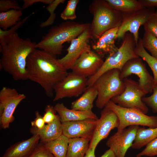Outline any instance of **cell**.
Wrapping results in <instances>:
<instances>
[{"label": "cell", "mask_w": 157, "mask_h": 157, "mask_svg": "<svg viewBox=\"0 0 157 157\" xmlns=\"http://www.w3.org/2000/svg\"><path fill=\"white\" fill-rule=\"evenodd\" d=\"M0 68L15 80L28 79L26 70L28 56L36 49V43L29 38L22 39L17 32L0 29Z\"/></svg>", "instance_id": "obj_1"}, {"label": "cell", "mask_w": 157, "mask_h": 157, "mask_svg": "<svg viewBox=\"0 0 157 157\" xmlns=\"http://www.w3.org/2000/svg\"><path fill=\"white\" fill-rule=\"evenodd\" d=\"M56 56L36 48L26 60L28 79L40 85L50 97L53 96L56 85L68 74Z\"/></svg>", "instance_id": "obj_2"}, {"label": "cell", "mask_w": 157, "mask_h": 157, "mask_svg": "<svg viewBox=\"0 0 157 157\" xmlns=\"http://www.w3.org/2000/svg\"><path fill=\"white\" fill-rule=\"evenodd\" d=\"M90 26L89 23L80 24L69 21L63 22L50 29L41 41L36 43V48L56 56L60 55L64 43L71 42Z\"/></svg>", "instance_id": "obj_3"}, {"label": "cell", "mask_w": 157, "mask_h": 157, "mask_svg": "<svg viewBox=\"0 0 157 157\" xmlns=\"http://www.w3.org/2000/svg\"><path fill=\"white\" fill-rule=\"evenodd\" d=\"M89 11L93 16L90 24L91 38L97 40L106 31L119 27L123 14L112 8L106 0H93Z\"/></svg>", "instance_id": "obj_4"}, {"label": "cell", "mask_w": 157, "mask_h": 157, "mask_svg": "<svg viewBox=\"0 0 157 157\" xmlns=\"http://www.w3.org/2000/svg\"><path fill=\"white\" fill-rule=\"evenodd\" d=\"M123 38L121 46L119 48L116 47L110 53L96 74L89 77L88 86L92 85L101 75L108 70L116 69L121 71L128 61L139 57L135 52L136 44L133 35L127 33Z\"/></svg>", "instance_id": "obj_5"}, {"label": "cell", "mask_w": 157, "mask_h": 157, "mask_svg": "<svg viewBox=\"0 0 157 157\" xmlns=\"http://www.w3.org/2000/svg\"><path fill=\"white\" fill-rule=\"evenodd\" d=\"M120 73L118 69L108 70L101 75L94 83L93 85L98 93L95 102L98 108H104L113 98L124 91L125 85L120 78Z\"/></svg>", "instance_id": "obj_6"}, {"label": "cell", "mask_w": 157, "mask_h": 157, "mask_svg": "<svg viewBox=\"0 0 157 157\" xmlns=\"http://www.w3.org/2000/svg\"><path fill=\"white\" fill-rule=\"evenodd\" d=\"M106 106L117 115L119 121L117 131H122L133 125L157 127V116H148L141 111L134 109L123 108L110 101Z\"/></svg>", "instance_id": "obj_7"}, {"label": "cell", "mask_w": 157, "mask_h": 157, "mask_svg": "<svg viewBox=\"0 0 157 157\" xmlns=\"http://www.w3.org/2000/svg\"><path fill=\"white\" fill-rule=\"evenodd\" d=\"M123 81L125 85L124 91L111 101L121 107L135 109L146 114L148 108L142 99L147 94L135 81L127 78Z\"/></svg>", "instance_id": "obj_8"}, {"label": "cell", "mask_w": 157, "mask_h": 157, "mask_svg": "<svg viewBox=\"0 0 157 157\" xmlns=\"http://www.w3.org/2000/svg\"><path fill=\"white\" fill-rule=\"evenodd\" d=\"M26 98L15 88L3 87L0 91V124L4 129L8 128L14 120L13 113L21 101Z\"/></svg>", "instance_id": "obj_9"}, {"label": "cell", "mask_w": 157, "mask_h": 157, "mask_svg": "<svg viewBox=\"0 0 157 157\" xmlns=\"http://www.w3.org/2000/svg\"><path fill=\"white\" fill-rule=\"evenodd\" d=\"M154 13L153 8H145L134 12L124 13L122 22L118 28L117 38H123L126 33L129 32L133 36L136 44L139 39L140 28L147 22Z\"/></svg>", "instance_id": "obj_10"}, {"label": "cell", "mask_w": 157, "mask_h": 157, "mask_svg": "<svg viewBox=\"0 0 157 157\" xmlns=\"http://www.w3.org/2000/svg\"><path fill=\"white\" fill-rule=\"evenodd\" d=\"M88 78L72 72L67 75L56 85L54 89L53 101L79 96L87 87Z\"/></svg>", "instance_id": "obj_11"}, {"label": "cell", "mask_w": 157, "mask_h": 157, "mask_svg": "<svg viewBox=\"0 0 157 157\" xmlns=\"http://www.w3.org/2000/svg\"><path fill=\"white\" fill-rule=\"evenodd\" d=\"M132 74L138 77L139 86L147 94L152 92L153 77L149 72L142 59L139 57L131 59L125 64L120 71V76L123 80Z\"/></svg>", "instance_id": "obj_12"}, {"label": "cell", "mask_w": 157, "mask_h": 157, "mask_svg": "<svg viewBox=\"0 0 157 157\" xmlns=\"http://www.w3.org/2000/svg\"><path fill=\"white\" fill-rule=\"evenodd\" d=\"M90 34V27L71 41L66 49L67 54L58 59L59 63L66 70L71 69L75 62L83 53L91 50L89 44Z\"/></svg>", "instance_id": "obj_13"}, {"label": "cell", "mask_w": 157, "mask_h": 157, "mask_svg": "<svg viewBox=\"0 0 157 157\" xmlns=\"http://www.w3.org/2000/svg\"><path fill=\"white\" fill-rule=\"evenodd\" d=\"M119 125V119L116 114L105 106L97 120L89 147L96 148L98 143L106 138L110 131L115 128H117Z\"/></svg>", "instance_id": "obj_14"}, {"label": "cell", "mask_w": 157, "mask_h": 157, "mask_svg": "<svg viewBox=\"0 0 157 157\" xmlns=\"http://www.w3.org/2000/svg\"><path fill=\"white\" fill-rule=\"evenodd\" d=\"M139 126L133 125L117 132L110 137L106 144L113 152L115 157H125L135 138Z\"/></svg>", "instance_id": "obj_15"}, {"label": "cell", "mask_w": 157, "mask_h": 157, "mask_svg": "<svg viewBox=\"0 0 157 157\" xmlns=\"http://www.w3.org/2000/svg\"><path fill=\"white\" fill-rule=\"evenodd\" d=\"M104 62L100 56L90 50L80 56L71 69L72 72L76 74L90 77L96 74Z\"/></svg>", "instance_id": "obj_16"}, {"label": "cell", "mask_w": 157, "mask_h": 157, "mask_svg": "<svg viewBox=\"0 0 157 157\" xmlns=\"http://www.w3.org/2000/svg\"><path fill=\"white\" fill-rule=\"evenodd\" d=\"M98 120L89 119L62 122V134L69 139L82 138L91 140Z\"/></svg>", "instance_id": "obj_17"}, {"label": "cell", "mask_w": 157, "mask_h": 157, "mask_svg": "<svg viewBox=\"0 0 157 157\" xmlns=\"http://www.w3.org/2000/svg\"><path fill=\"white\" fill-rule=\"evenodd\" d=\"M40 140L39 135H33L28 139L13 144L2 157H29L39 143Z\"/></svg>", "instance_id": "obj_18"}, {"label": "cell", "mask_w": 157, "mask_h": 157, "mask_svg": "<svg viewBox=\"0 0 157 157\" xmlns=\"http://www.w3.org/2000/svg\"><path fill=\"white\" fill-rule=\"evenodd\" d=\"M61 123L86 119L97 120L99 118L92 111H81L69 109L63 103H58L54 106Z\"/></svg>", "instance_id": "obj_19"}, {"label": "cell", "mask_w": 157, "mask_h": 157, "mask_svg": "<svg viewBox=\"0 0 157 157\" xmlns=\"http://www.w3.org/2000/svg\"><path fill=\"white\" fill-rule=\"evenodd\" d=\"M119 27L109 30L103 33L92 45V47L99 56L109 54L116 47L115 41L117 38Z\"/></svg>", "instance_id": "obj_20"}, {"label": "cell", "mask_w": 157, "mask_h": 157, "mask_svg": "<svg viewBox=\"0 0 157 157\" xmlns=\"http://www.w3.org/2000/svg\"><path fill=\"white\" fill-rule=\"evenodd\" d=\"M31 132L33 135L37 134L40 137L41 143H43L54 140L62 134V123L58 115L54 121L45 124L41 129L31 127Z\"/></svg>", "instance_id": "obj_21"}, {"label": "cell", "mask_w": 157, "mask_h": 157, "mask_svg": "<svg viewBox=\"0 0 157 157\" xmlns=\"http://www.w3.org/2000/svg\"><path fill=\"white\" fill-rule=\"evenodd\" d=\"M97 92L93 85L88 86L82 95L71 103L72 109L81 111H91L94 100L97 98Z\"/></svg>", "instance_id": "obj_22"}, {"label": "cell", "mask_w": 157, "mask_h": 157, "mask_svg": "<svg viewBox=\"0 0 157 157\" xmlns=\"http://www.w3.org/2000/svg\"><path fill=\"white\" fill-rule=\"evenodd\" d=\"M90 141L89 139L82 138L69 139L66 157H84Z\"/></svg>", "instance_id": "obj_23"}, {"label": "cell", "mask_w": 157, "mask_h": 157, "mask_svg": "<svg viewBox=\"0 0 157 157\" xmlns=\"http://www.w3.org/2000/svg\"><path fill=\"white\" fill-rule=\"evenodd\" d=\"M156 138L157 127L146 129L139 126L131 147L134 149H140Z\"/></svg>", "instance_id": "obj_24"}, {"label": "cell", "mask_w": 157, "mask_h": 157, "mask_svg": "<svg viewBox=\"0 0 157 157\" xmlns=\"http://www.w3.org/2000/svg\"><path fill=\"white\" fill-rule=\"evenodd\" d=\"M69 140L62 134L54 140L42 143L55 157H66Z\"/></svg>", "instance_id": "obj_25"}, {"label": "cell", "mask_w": 157, "mask_h": 157, "mask_svg": "<svg viewBox=\"0 0 157 157\" xmlns=\"http://www.w3.org/2000/svg\"><path fill=\"white\" fill-rule=\"evenodd\" d=\"M113 9L121 13H131L145 8L139 0H106Z\"/></svg>", "instance_id": "obj_26"}, {"label": "cell", "mask_w": 157, "mask_h": 157, "mask_svg": "<svg viewBox=\"0 0 157 157\" xmlns=\"http://www.w3.org/2000/svg\"><path fill=\"white\" fill-rule=\"evenodd\" d=\"M137 55L145 61L151 70L154 75V85L157 84V59L151 55L144 47L142 39L139 38L135 48Z\"/></svg>", "instance_id": "obj_27"}, {"label": "cell", "mask_w": 157, "mask_h": 157, "mask_svg": "<svg viewBox=\"0 0 157 157\" xmlns=\"http://www.w3.org/2000/svg\"><path fill=\"white\" fill-rule=\"evenodd\" d=\"M22 10L12 9L0 13V27L3 30H7L10 27L16 25L21 21Z\"/></svg>", "instance_id": "obj_28"}, {"label": "cell", "mask_w": 157, "mask_h": 157, "mask_svg": "<svg viewBox=\"0 0 157 157\" xmlns=\"http://www.w3.org/2000/svg\"><path fill=\"white\" fill-rule=\"evenodd\" d=\"M145 32L142 39L143 45L151 53V55L157 59V38L148 30Z\"/></svg>", "instance_id": "obj_29"}, {"label": "cell", "mask_w": 157, "mask_h": 157, "mask_svg": "<svg viewBox=\"0 0 157 157\" xmlns=\"http://www.w3.org/2000/svg\"><path fill=\"white\" fill-rule=\"evenodd\" d=\"M79 1V0H69L65 9L61 13V18L65 20L75 19L76 17V9Z\"/></svg>", "instance_id": "obj_30"}, {"label": "cell", "mask_w": 157, "mask_h": 157, "mask_svg": "<svg viewBox=\"0 0 157 157\" xmlns=\"http://www.w3.org/2000/svg\"><path fill=\"white\" fill-rule=\"evenodd\" d=\"M65 0H55L48 5L47 9L50 14L49 18L46 21L41 23L40 25V27L44 28L51 25L54 22L56 17L54 11L58 6L60 3H63Z\"/></svg>", "instance_id": "obj_31"}, {"label": "cell", "mask_w": 157, "mask_h": 157, "mask_svg": "<svg viewBox=\"0 0 157 157\" xmlns=\"http://www.w3.org/2000/svg\"><path fill=\"white\" fill-rule=\"evenodd\" d=\"M152 92L151 96L144 97L142 100L147 106L151 108L153 113H157V84L154 85Z\"/></svg>", "instance_id": "obj_32"}, {"label": "cell", "mask_w": 157, "mask_h": 157, "mask_svg": "<svg viewBox=\"0 0 157 157\" xmlns=\"http://www.w3.org/2000/svg\"><path fill=\"white\" fill-rule=\"evenodd\" d=\"M156 156H157V138L147 144L144 149L136 155L137 156L153 157Z\"/></svg>", "instance_id": "obj_33"}, {"label": "cell", "mask_w": 157, "mask_h": 157, "mask_svg": "<svg viewBox=\"0 0 157 157\" xmlns=\"http://www.w3.org/2000/svg\"><path fill=\"white\" fill-rule=\"evenodd\" d=\"M12 9L22 10L18 2L15 0H1L0 13L5 12Z\"/></svg>", "instance_id": "obj_34"}, {"label": "cell", "mask_w": 157, "mask_h": 157, "mask_svg": "<svg viewBox=\"0 0 157 157\" xmlns=\"http://www.w3.org/2000/svg\"><path fill=\"white\" fill-rule=\"evenodd\" d=\"M29 157H55L42 143L38 144Z\"/></svg>", "instance_id": "obj_35"}, {"label": "cell", "mask_w": 157, "mask_h": 157, "mask_svg": "<svg viewBox=\"0 0 157 157\" xmlns=\"http://www.w3.org/2000/svg\"><path fill=\"white\" fill-rule=\"evenodd\" d=\"M56 113L54 107L50 105H47L45 107V112L43 116L45 123L48 124L53 122L57 115Z\"/></svg>", "instance_id": "obj_36"}, {"label": "cell", "mask_w": 157, "mask_h": 157, "mask_svg": "<svg viewBox=\"0 0 157 157\" xmlns=\"http://www.w3.org/2000/svg\"><path fill=\"white\" fill-rule=\"evenodd\" d=\"M144 26V29L149 30L157 38V18L154 14Z\"/></svg>", "instance_id": "obj_37"}, {"label": "cell", "mask_w": 157, "mask_h": 157, "mask_svg": "<svg viewBox=\"0 0 157 157\" xmlns=\"http://www.w3.org/2000/svg\"><path fill=\"white\" fill-rule=\"evenodd\" d=\"M35 119L31 122L32 127L38 129H41L43 128L45 125L43 116L37 111H35Z\"/></svg>", "instance_id": "obj_38"}, {"label": "cell", "mask_w": 157, "mask_h": 157, "mask_svg": "<svg viewBox=\"0 0 157 157\" xmlns=\"http://www.w3.org/2000/svg\"><path fill=\"white\" fill-rule=\"evenodd\" d=\"M53 1V0H24L22 8V9H25L36 3H42L49 5Z\"/></svg>", "instance_id": "obj_39"}, {"label": "cell", "mask_w": 157, "mask_h": 157, "mask_svg": "<svg viewBox=\"0 0 157 157\" xmlns=\"http://www.w3.org/2000/svg\"><path fill=\"white\" fill-rule=\"evenodd\" d=\"M143 6L146 8L157 7V0H139Z\"/></svg>", "instance_id": "obj_40"}, {"label": "cell", "mask_w": 157, "mask_h": 157, "mask_svg": "<svg viewBox=\"0 0 157 157\" xmlns=\"http://www.w3.org/2000/svg\"><path fill=\"white\" fill-rule=\"evenodd\" d=\"M96 148L89 147L84 157H95V151Z\"/></svg>", "instance_id": "obj_41"}, {"label": "cell", "mask_w": 157, "mask_h": 157, "mask_svg": "<svg viewBox=\"0 0 157 157\" xmlns=\"http://www.w3.org/2000/svg\"><path fill=\"white\" fill-rule=\"evenodd\" d=\"M100 157H115L113 151L109 149Z\"/></svg>", "instance_id": "obj_42"}, {"label": "cell", "mask_w": 157, "mask_h": 157, "mask_svg": "<svg viewBox=\"0 0 157 157\" xmlns=\"http://www.w3.org/2000/svg\"><path fill=\"white\" fill-rule=\"evenodd\" d=\"M154 15L157 18V11L154 13Z\"/></svg>", "instance_id": "obj_43"}, {"label": "cell", "mask_w": 157, "mask_h": 157, "mask_svg": "<svg viewBox=\"0 0 157 157\" xmlns=\"http://www.w3.org/2000/svg\"><path fill=\"white\" fill-rule=\"evenodd\" d=\"M136 157H141V156H136Z\"/></svg>", "instance_id": "obj_44"}]
</instances>
